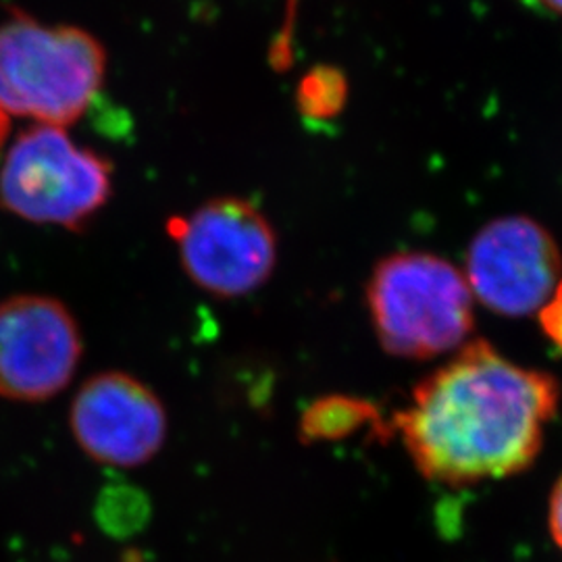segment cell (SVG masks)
Returning a JSON list of instances; mask_svg holds the SVG:
<instances>
[{"label":"cell","mask_w":562,"mask_h":562,"mask_svg":"<svg viewBox=\"0 0 562 562\" xmlns=\"http://www.w3.org/2000/svg\"><path fill=\"white\" fill-rule=\"evenodd\" d=\"M167 232L178 241L188 278L223 299L246 296L271 278L278 236L252 202L223 196L204 202L188 217H173Z\"/></svg>","instance_id":"5b68a950"},{"label":"cell","mask_w":562,"mask_h":562,"mask_svg":"<svg viewBox=\"0 0 562 562\" xmlns=\"http://www.w3.org/2000/svg\"><path fill=\"white\" fill-rule=\"evenodd\" d=\"M462 273L483 306L504 317H525L542 308L561 280V246L542 223L508 215L475 234Z\"/></svg>","instance_id":"8992f818"},{"label":"cell","mask_w":562,"mask_h":562,"mask_svg":"<svg viewBox=\"0 0 562 562\" xmlns=\"http://www.w3.org/2000/svg\"><path fill=\"white\" fill-rule=\"evenodd\" d=\"M113 169L94 150L76 146L63 127L23 132L0 171V204L21 220L78 229L109 201Z\"/></svg>","instance_id":"277c9868"},{"label":"cell","mask_w":562,"mask_h":562,"mask_svg":"<svg viewBox=\"0 0 562 562\" xmlns=\"http://www.w3.org/2000/svg\"><path fill=\"white\" fill-rule=\"evenodd\" d=\"M80 359V327L63 302L34 294L0 302V396L48 401L69 385Z\"/></svg>","instance_id":"52a82bcc"},{"label":"cell","mask_w":562,"mask_h":562,"mask_svg":"<svg viewBox=\"0 0 562 562\" xmlns=\"http://www.w3.org/2000/svg\"><path fill=\"white\" fill-rule=\"evenodd\" d=\"M69 423L81 450L113 467L150 461L167 438V413L157 394L136 378L115 371L81 385Z\"/></svg>","instance_id":"ba28073f"},{"label":"cell","mask_w":562,"mask_h":562,"mask_svg":"<svg viewBox=\"0 0 562 562\" xmlns=\"http://www.w3.org/2000/svg\"><path fill=\"white\" fill-rule=\"evenodd\" d=\"M542 334L562 352V278L538 311Z\"/></svg>","instance_id":"8fae6325"},{"label":"cell","mask_w":562,"mask_h":562,"mask_svg":"<svg viewBox=\"0 0 562 562\" xmlns=\"http://www.w3.org/2000/svg\"><path fill=\"white\" fill-rule=\"evenodd\" d=\"M7 132H9V120H7V113L0 111V146L7 140Z\"/></svg>","instance_id":"5bb4252c"},{"label":"cell","mask_w":562,"mask_h":562,"mask_svg":"<svg viewBox=\"0 0 562 562\" xmlns=\"http://www.w3.org/2000/svg\"><path fill=\"white\" fill-rule=\"evenodd\" d=\"M561 383L506 359L492 344L461 346L394 415V431L423 477L448 485L529 469L559 413Z\"/></svg>","instance_id":"6da1fadb"},{"label":"cell","mask_w":562,"mask_h":562,"mask_svg":"<svg viewBox=\"0 0 562 562\" xmlns=\"http://www.w3.org/2000/svg\"><path fill=\"white\" fill-rule=\"evenodd\" d=\"M375 406L350 396H327L313 402L301 419V436L306 442L340 440L367 423H375Z\"/></svg>","instance_id":"9c48e42d"},{"label":"cell","mask_w":562,"mask_h":562,"mask_svg":"<svg viewBox=\"0 0 562 562\" xmlns=\"http://www.w3.org/2000/svg\"><path fill=\"white\" fill-rule=\"evenodd\" d=\"M548 522H550V533L554 542L562 550V477L554 485L552 496H550V510H548Z\"/></svg>","instance_id":"7c38bea8"},{"label":"cell","mask_w":562,"mask_h":562,"mask_svg":"<svg viewBox=\"0 0 562 562\" xmlns=\"http://www.w3.org/2000/svg\"><path fill=\"white\" fill-rule=\"evenodd\" d=\"M367 306L383 350L425 361L461 348L471 336L473 294L457 265L431 252H396L375 265Z\"/></svg>","instance_id":"7a4b0ae2"},{"label":"cell","mask_w":562,"mask_h":562,"mask_svg":"<svg viewBox=\"0 0 562 562\" xmlns=\"http://www.w3.org/2000/svg\"><path fill=\"white\" fill-rule=\"evenodd\" d=\"M538 2L543 4L546 9H550V11H554V13L562 15V0H538Z\"/></svg>","instance_id":"4fadbf2b"},{"label":"cell","mask_w":562,"mask_h":562,"mask_svg":"<svg viewBox=\"0 0 562 562\" xmlns=\"http://www.w3.org/2000/svg\"><path fill=\"white\" fill-rule=\"evenodd\" d=\"M344 83L338 74L313 76L304 80L301 88V109L313 120H327L336 115L344 104Z\"/></svg>","instance_id":"30bf717a"},{"label":"cell","mask_w":562,"mask_h":562,"mask_svg":"<svg viewBox=\"0 0 562 562\" xmlns=\"http://www.w3.org/2000/svg\"><path fill=\"white\" fill-rule=\"evenodd\" d=\"M106 53L71 25L15 18L0 25V111L63 127L90 109L101 90Z\"/></svg>","instance_id":"3957f363"}]
</instances>
